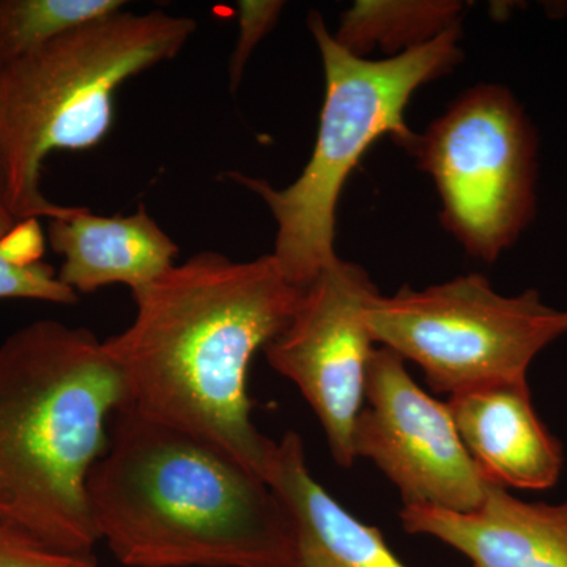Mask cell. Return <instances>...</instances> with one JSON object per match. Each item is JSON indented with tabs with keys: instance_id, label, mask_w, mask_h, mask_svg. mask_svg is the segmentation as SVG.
Listing matches in <instances>:
<instances>
[{
	"instance_id": "obj_1",
	"label": "cell",
	"mask_w": 567,
	"mask_h": 567,
	"mask_svg": "<svg viewBox=\"0 0 567 567\" xmlns=\"http://www.w3.org/2000/svg\"><path fill=\"white\" fill-rule=\"evenodd\" d=\"M301 295L274 254L237 262L204 251L175 264L133 292V322L103 341L125 404L215 443L267 481L276 442L254 424L249 368Z\"/></svg>"
},
{
	"instance_id": "obj_2",
	"label": "cell",
	"mask_w": 567,
	"mask_h": 567,
	"mask_svg": "<svg viewBox=\"0 0 567 567\" xmlns=\"http://www.w3.org/2000/svg\"><path fill=\"white\" fill-rule=\"evenodd\" d=\"M87 477L100 540L126 567H298L292 514L223 447L123 404Z\"/></svg>"
},
{
	"instance_id": "obj_3",
	"label": "cell",
	"mask_w": 567,
	"mask_h": 567,
	"mask_svg": "<svg viewBox=\"0 0 567 567\" xmlns=\"http://www.w3.org/2000/svg\"><path fill=\"white\" fill-rule=\"evenodd\" d=\"M125 385L87 328L35 320L0 344V524L93 555L89 473Z\"/></svg>"
},
{
	"instance_id": "obj_4",
	"label": "cell",
	"mask_w": 567,
	"mask_h": 567,
	"mask_svg": "<svg viewBox=\"0 0 567 567\" xmlns=\"http://www.w3.org/2000/svg\"><path fill=\"white\" fill-rule=\"evenodd\" d=\"M194 32L193 18L122 10L0 66V173L18 221L73 212L41 193L47 156L99 145L114 123L118 87L173 61Z\"/></svg>"
},
{
	"instance_id": "obj_5",
	"label": "cell",
	"mask_w": 567,
	"mask_h": 567,
	"mask_svg": "<svg viewBox=\"0 0 567 567\" xmlns=\"http://www.w3.org/2000/svg\"><path fill=\"white\" fill-rule=\"evenodd\" d=\"M308 25L324 71L323 106L311 159L300 177L282 189L245 174H227L270 208L276 221L274 257L287 281L300 290L339 259L336 208L361 156L382 136L393 137L409 152L416 133L405 123L406 104L421 85L450 73L462 61L461 28L402 54L369 61L344 50L319 11L309 13Z\"/></svg>"
},
{
	"instance_id": "obj_6",
	"label": "cell",
	"mask_w": 567,
	"mask_h": 567,
	"mask_svg": "<svg viewBox=\"0 0 567 567\" xmlns=\"http://www.w3.org/2000/svg\"><path fill=\"white\" fill-rule=\"evenodd\" d=\"M364 317L377 344L420 364L431 390L450 398L527 382L536 354L567 334V309L544 305L536 290L496 293L481 275L375 293Z\"/></svg>"
},
{
	"instance_id": "obj_7",
	"label": "cell",
	"mask_w": 567,
	"mask_h": 567,
	"mask_svg": "<svg viewBox=\"0 0 567 567\" xmlns=\"http://www.w3.org/2000/svg\"><path fill=\"white\" fill-rule=\"evenodd\" d=\"M431 175L442 224L484 262L516 244L535 213L536 134L502 85H476L406 152Z\"/></svg>"
},
{
	"instance_id": "obj_8",
	"label": "cell",
	"mask_w": 567,
	"mask_h": 567,
	"mask_svg": "<svg viewBox=\"0 0 567 567\" xmlns=\"http://www.w3.org/2000/svg\"><path fill=\"white\" fill-rule=\"evenodd\" d=\"M404 361L388 347L372 353L354 421V456L374 462L404 507L475 513L492 481L466 451L450 406L425 393Z\"/></svg>"
},
{
	"instance_id": "obj_9",
	"label": "cell",
	"mask_w": 567,
	"mask_h": 567,
	"mask_svg": "<svg viewBox=\"0 0 567 567\" xmlns=\"http://www.w3.org/2000/svg\"><path fill=\"white\" fill-rule=\"evenodd\" d=\"M375 293L364 268L338 259L303 290L289 324L264 349L271 368L315 410L331 456L344 468L357 461L354 421L375 350L364 311Z\"/></svg>"
},
{
	"instance_id": "obj_10",
	"label": "cell",
	"mask_w": 567,
	"mask_h": 567,
	"mask_svg": "<svg viewBox=\"0 0 567 567\" xmlns=\"http://www.w3.org/2000/svg\"><path fill=\"white\" fill-rule=\"evenodd\" d=\"M410 535L442 540L473 567H567V502L527 503L492 483L475 513L404 507Z\"/></svg>"
},
{
	"instance_id": "obj_11",
	"label": "cell",
	"mask_w": 567,
	"mask_h": 567,
	"mask_svg": "<svg viewBox=\"0 0 567 567\" xmlns=\"http://www.w3.org/2000/svg\"><path fill=\"white\" fill-rule=\"evenodd\" d=\"M470 456L492 483L546 491L563 468L561 445L537 416L528 382L498 383L446 402Z\"/></svg>"
},
{
	"instance_id": "obj_12",
	"label": "cell",
	"mask_w": 567,
	"mask_h": 567,
	"mask_svg": "<svg viewBox=\"0 0 567 567\" xmlns=\"http://www.w3.org/2000/svg\"><path fill=\"white\" fill-rule=\"evenodd\" d=\"M48 238L63 257L59 279L78 295L115 284L137 292L171 270L178 254L144 205L128 216H100L74 207L70 215L50 219Z\"/></svg>"
},
{
	"instance_id": "obj_13",
	"label": "cell",
	"mask_w": 567,
	"mask_h": 567,
	"mask_svg": "<svg viewBox=\"0 0 567 567\" xmlns=\"http://www.w3.org/2000/svg\"><path fill=\"white\" fill-rule=\"evenodd\" d=\"M267 483L292 514L298 567H406L379 528L358 520L317 483L297 432L276 442Z\"/></svg>"
},
{
	"instance_id": "obj_14",
	"label": "cell",
	"mask_w": 567,
	"mask_h": 567,
	"mask_svg": "<svg viewBox=\"0 0 567 567\" xmlns=\"http://www.w3.org/2000/svg\"><path fill=\"white\" fill-rule=\"evenodd\" d=\"M462 10L464 3L453 0H361L346 11L333 37L358 58L374 50L398 55L461 28Z\"/></svg>"
},
{
	"instance_id": "obj_15",
	"label": "cell",
	"mask_w": 567,
	"mask_h": 567,
	"mask_svg": "<svg viewBox=\"0 0 567 567\" xmlns=\"http://www.w3.org/2000/svg\"><path fill=\"white\" fill-rule=\"evenodd\" d=\"M123 6L122 0H0V66Z\"/></svg>"
},
{
	"instance_id": "obj_16",
	"label": "cell",
	"mask_w": 567,
	"mask_h": 567,
	"mask_svg": "<svg viewBox=\"0 0 567 567\" xmlns=\"http://www.w3.org/2000/svg\"><path fill=\"white\" fill-rule=\"evenodd\" d=\"M43 246L39 219L20 221L0 238V300L78 303V293L41 260Z\"/></svg>"
},
{
	"instance_id": "obj_17",
	"label": "cell",
	"mask_w": 567,
	"mask_h": 567,
	"mask_svg": "<svg viewBox=\"0 0 567 567\" xmlns=\"http://www.w3.org/2000/svg\"><path fill=\"white\" fill-rule=\"evenodd\" d=\"M0 567H96V559L55 550L21 529L0 524Z\"/></svg>"
},
{
	"instance_id": "obj_18",
	"label": "cell",
	"mask_w": 567,
	"mask_h": 567,
	"mask_svg": "<svg viewBox=\"0 0 567 567\" xmlns=\"http://www.w3.org/2000/svg\"><path fill=\"white\" fill-rule=\"evenodd\" d=\"M284 9L282 2H256V0H244L238 2V33L237 44L230 59L229 74L230 85L237 87L241 81L246 63L251 58L260 40L265 39L268 32L279 20Z\"/></svg>"
},
{
	"instance_id": "obj_19",
	"label": "cell",
	"mask_w": 567,
	"mask_h": 567,
	"mask_svg": "<svg viewBox=\"0 0 567 567\" xmlns=\"http://www.w3.org/2000/svg\"><path fill=\"white\" fill-rule=\"evenodd\" d=\"M18 221L13 213L10 212L9 200H7L6 183H3L2 173H0V238L10 233Z\"/></svg>"
}]
</instances>
